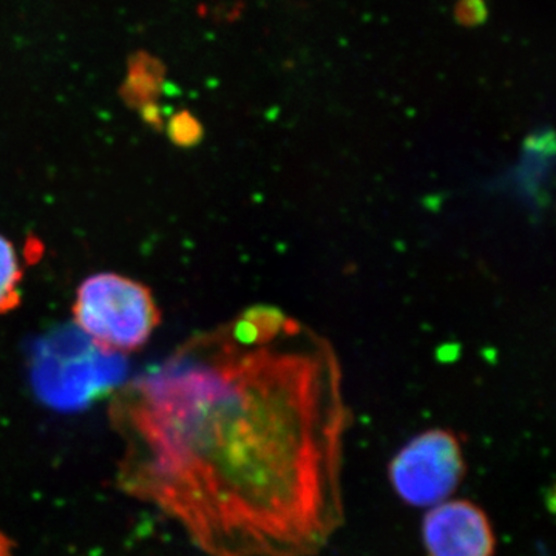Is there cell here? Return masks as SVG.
Listing matches in <instances>:
<instances>
[{
    "instance_id": "cell-4",
    "label": "cell",
    "mask_w": 556,
    "mask_h": 556,
    "mask_svg": "<svg viewBox=\"0 0 556 556\" xmlns=\"http://www.w3.org/2000/svg\"><path fill=\"white\" fill-rule=\"evenodd\" d=\"M466 471L459 438L453 431L433 428L399 450L388 464V481L402 503L431 508L455 495Z\"/></svg>"
},
{
    "instance_id": "cell-6",
    "label": "cell",
    "mask_w": 556,
    "mask_h": 556,
    "mask_svg": "<svg viewBox=\"0 0 556 556\" xmlns=\"http://www.w3.org/2000/svg\"><path fill=\"white\" fill-rule=\"evenodd\" d=\"M22 273L20 255L7 237L0 236V314L21 305Z\"/></svg>"
},
{
    "instance_id": "cell-2",
    "label": "cell",
    "mask_w": 556,
    "mask_h": 556,
    "mask_svg": "<svg viewBox=\"0 0 556 556\" xmlns=\"http://www.w3.org/2000/svg\"><path fill=\"white\" fill-rule=\"evenodd\" d=\"M30 358L35 393L43 404L64 412L89 407L119 386L127 371L123 354L104 350L76 325L40 338Z\"/></svg>"
},
{
    "instance_id": "cell-7",
    "label": "cell",
    "mask_w": 556,
    "mask_h": 556,
    "mask_svg": "<svg viewBox=\"0 0 556 556\" xmlns=\"http://www.w3.org/2000/svg\"><path fill=\"white\" fill-rule=\"evenodd\" d=\"M0 556H13L10 540L2 532H0Z\"/></svg>"
},
{
    "instance_id": "cell-5",
    "label": "cell",
    "mask_w": 556,
    "mask_h": 556,
    "mask_svg": "<svg viewBox=\"0 0 556 556\" xmlns=\"http://www.w3.org/2000/svg\"><path fill=\"white\" fill-rule=\"evenodd\" d=\"M427 556H495L496 536L484 508L447 500L428 508L420 527Z\"/></svg>"
},
{
    "instance_id": "cell-3",
    "label": "cell",
    "mask_w": 556,
    "mask_h": 556,
    "mask_svg": "<svg viewBox=\"0 0 556 556\" xmlns=\"http://www.w3.org/2000/svg\"><path fill=\"white\" fill-rule=\"evenodd\" d=\"M73 317L84 334L118 354L144 346L161 321L150 289L115 273L94 274L80 283Z\"/></svg>"
},
{
    "instance_id": "cell-1",
    "label": "cell",
    "mask_w": 556,
    "mask_h": 556,
    "mask_svg": "<svg viewBox=\"0 0 556 556\" xmlns=\"http://www.w3.org/2000/svg\"><path fill=\"white\" fill-rule=\"evenodd\" d=\"M113 420L124 492L208 556H316L345 521L339 362L280 309L193 340L135 380Z\"/></svg>"
}]
</instances>
